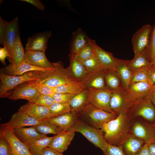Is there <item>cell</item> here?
<instances>
[{"mask_svg": "<svg viewBox=\"0 0 155 155\" xmlns=\"http://www.w3.org/2000/svg\"><path fill=\"white\" fill-rule=\"evenodd\" d=\"M131 135L149 144L155 139V132L152 126L142 118L134 119L131 129Z\"/></svg>", "mask_w": 155, "mask_h": 155, "instance_id": "30bf717a", "label": "cell"}, {"mask_svg": "<svg viewBox=\"0 0 155 155\" xmlns=\"http://www.w3.org/2000/svg\"><path fill=\"white\" fill-rule=\"evenodd\" d=\"M0 135L9 142L13 155H33L27 146L15 135L12 129L2 124L0 125Z\"/></svg>", "mask_w": 155, "mask_h": 155, "instance_id": "8fae6325", "label": "cell"}, {"mask_svg": "<svg viewBox=\"0 0 155 155\" xmlns=\"http://www.w3.org/2000/svg\"><path fill=\"white\" fill-rule=\"evenodd\" d=\"M89 42L92 46L94 55L103 68L115 71L117 58L113 54L107 51L98 45L95 41L90 38Z\"/></svg>", "mask_w": 155, "mask_h": 155, "instance_id": "2e32d148", "label": "cell"}, {"mask_svg": "<svg viewBox=\"0 0 155 155\" xmlns=\"http://www.w3.org/2000/svg\"><path fill=\"white\" fill-rule=\"evenodd\" d=\"M55 92L75 95L85 89L82 82L73 81L54 88Z\"/></svg>", "mask_w": 155, "mask_h": 155, "instance_id": "d6a6232c", "label": "cell"}, {"mask_svg": "<svg viewBox=\"0 0 155 155\" xmlns=\"http://www.w3.org/2000/svg\"><path fill=\"white\" fill-rule=\"evenodd\" d=\"M135 155H151L149 149V144L145 143Z\"/></svg>", "mask_w": 155, "mask_h": 155, "instance_id": "f907efd6", "label": "cell"}, {"mask_svg": "<svg viewBox=\"0 0 155 155\" xmlns=\"http://www.w3.org/2000/svg\"><path fill=\"white\" fill-rule=\"evenodd\" d=\"M107 69H108L101 68L89 73L82 82L85 89L92 90L106 88L105 75Z\"/></svg>", "mask_w": 155, "mask_h": 155, "instance_id": "ac0fdd59", "label": "cell"}, {"mask_svg": "<svg viewBox=\"0 0 155 155\" xmlns=\"http://www.w3.org/2000/svg\"><path fill=\"white\" fill-rule=\"evenodd\" d=\"M51 31L37 33L28 38L25 48L26 51L45 52L48 47L49 39L52 36Z\"/></svg>", "mask_w": 155, "mask_h": 155, "instance_id": "9a60e30c", "label": "cell"}, {"mask_svg": "<svg viewBox=\"0 0 155 155\" xmlns=\"http://www.w3.org/2000/svg\"><path fill=\"white\" fill-rule=\"evenodd\" d=\"M94 55V53L92 47L89 42L76 55H73L76 59L82 62L92 57Z\"/></svg>", "mask_w": 155, "mask_h": 155, "instance_id": "74e56055", "label": "cell"}, {"mask_svg": "<svg viewBox=\"0 0 155 155\" xmlns=\"http://www.w3.org/2000/svg\"><path fill=\"white\" fill-rule=\"evenodd\" d=\"M148 81L152 85L155 84V66L150 67L148 75Z\"/></svg>", "mask_w": 155, "mask_h": 155, "instance_id": "681fc988", "label": "cell"}, {"mask_svg": "<svg viewBox=\"0 0 155 155\" xmlns=\"http://www.w3.org/2000/svg\"><path fill=\"white\" fill-rule=\"evenodd\" d=\"M89 91L90 104L97 108L112 113L110 107V101L113 91L106 88Z\"/></svg>", "mask_w": 155, "mask_h": 155, "instance_id": "7c38bea8", "label": "cell"}, {"mask_svg": "<svg viewBox=\"0 0 155 155\" xmlns=\"http://www.w3.org/2000/svg\"><path fill=\"white\" fill-rule=\"evenodd\" d=\"M153 85L148 81L131 84L128 89L129 93L134 102L146 98Z\"/></svg>", "mask_w": 155, "mask_h": 155, "instance_id": "603a6c76", "label": "cell"}, {"mask_svg": "<svg viewBox=\"0 0 155 155\" xmlns=\"http://www.w3.org/2000/svg\"><path fill=\"white\" fill-rule=\"evenodd\" d=\"M70 63L69 66L65 69L69 76L74 80L82 82L88 75L82 62L76 59L73 55H69Z\"/></svg>", "mask_w": 155, "mask_h": 155, "instance_id": "d6986e66", "label": "cell"}, {"mask_svg": "<svg viewBox=\"0 0 155 155\" xmlns=\"http://www.w3.org/2000/svg\"><path fill=\"white\" fill-rule=\"evenodd\" d=\"M129 112L134 119L140 117L148 122L155 121V106L149 98H145L135 102Z\"/></svg>", "mask_w": 155, "mask_h": 155, "instance_id": "9c48e42d", "label": "cell"}, {"mask_svg": "<svg viewBox=\"0 0 155 155\" xmlns=\"http://www.w3.org/2000/svg\"><path fill=\"white\" fill-rule=\"evenodd\" d=\"M54 68V67L52 68H46L33 66L24 61L17 67H13L9 65L1 69V70L6 75L16 76L21 75L26 73L33 71H49L53 70Z\"/></svg>", "mask_w": 155, "mask_h": 155, "instance_id": "d4e9b609", "label": "cell"}, {"mask_svg": "<svg viewBox=\"0 0 155 155\" xmlns=\"http://www.w3.org/2000/svg\"><path fill=\"white\" fill-rule=\"evenodd\" d=\"M151 63L152 66H155V56Z\"/></svg>", "mask_w": 155, "mask_h": 155, "instance_id": "db71d44e", "label": "cell"}, {"mask_svg": "<svg viewBox=\"0 0 155 155\" xmlns=\"http://www.w3.org/2000/svg\"><path fill=\"white\" fill-rule=\"evenodd\" d=\"M152 28L150 24H146L133 35L131 42L134 56L140 53L148 46Z\"/></svg>", "mask_w": 155, "mask_h": 155, "instance_id": "4fadbf2b", "label": "cell"}, {"mask_svg": "<svg viewBox=\"0 0 155 155\" xmlns=\"http://www.w3.org/2000/svg\"><path fill=\"white\" fill-rule=\"evenodd\" d=\"M12 130L17 137L27 146L38 139L46 136V135L38 132L33 127L16 128Z\"/></svg>", "mask_w": 155, "mask_h": 155, "instance_id": "7402d4cb", "label": "cell"}, {"mask_svg": "<svg viewBox=\"0 0 155 155\" xmlns=\"http://www.w3.org/2000/svg\"><path fill=\"white\" fill-rule=\"evenodd\" d=\"M54 69L55 67L53 69L49 71H33L26 73L21 75L16 76L6 75L1 70L0 97L1 98L7 92L13 89L17 86L28 81H37L48 75Z\"/></svg>", "mask_w": 155, "mask_h": 155, "instance_id": "7a4b0ae2", "label": "cell"}, {"mask_svg": "<svg viewBox=\"0 0 155 155\" xmlns=\"http://www.w3.org/2000/svg\"><path fill=\"white\" fill-rule=\"evenodd\" d=\"M17 17L8 22L0 16V44L7 49L10 57V62L13 58V51L17 37L20 34Z\"/></svg>", "mask_w": 155, "mask_h": 155, "instance_id": "5b68a950", "label": "cell"}, {"mask_svg": "<svg viewBox=\"0 0 155 155\" xmlns=\"http://www.w3.org/2000/svg\"><path fill=\"white\" fill-rule=\"evenodd\" d=\"M20 1L29 3L39 10H43L44 9L45 5L39 0H20Z\"/></svg>", "mask_w": 155, "mask_h": 155, "instance_id": "7dc6e473", "label": "cell"}, {"mask_svg": "<svg viewBox=\"0 0 155 155\" xmlns=\"http://www.w3.org/2000/svg\"><path fill=\"white\" fill-rule=\"evenodd\" d=\"M41 155H63L62 153L49 147H47L42 151Z\"/></svg>", "mask_w": 155, "mask_h": 155, "instance_id": "c3c4849f", "label": "cell"}, {"mask_svg": "<svg viewBox=\"0 0 155 155\" xmlns=\"http://www.w3.org/2000/svg\"><path fill=\"white\" fill-rule=\"evenodd\" d=\"M74 95L56 92L53 95L55 102L62 103H69Z\"/></svg>", "mask_w": 155, "mask_h": 155, "instance_id": "ee69618b", "label": "cell"}, {"mask_svg": "<svg viewBox=\"0 0 155 155\" xmlns=\"http://www.w3.org/2000/svg\"><path fill=\"white\" fill-rule=\"evenodd\" d=\"M48 119L38 120L25 113L18 111L13 115L8 122L2 125L13 129L16 128L28 126L32 127L40 124L47 122Z\"/></svg>", "mask_w": 155, "mask_h": 155, "instance_id": "5bb4252c", "label": "cell"}, {"mask_svg": "<svg viewBox=\"0 0 155 155\" xmlns=\"http://www.w3.org/2000/svg\"><path fill=\"white\" fill-rule=\"evenodd\" d=\"M145 49L149 60L151 63L155 56V23L152 28L149 45Z\"/></svg>", "mask_w": 155, "mask_h": 155, "instance_id": "f35d334b", "label": "cell"}, {"mask_svg": "<svg viewBox=\"0 0 155 155\" xmlns=\"http://www.w3.org/2000/svg\"><path fill=\"white\" fill-rule=\"evenodd\" d=\"M115 71L119 75L123 87L128 89L132 76V71L129 66L128 60L117 58Z\"/></svg>", "mask_w": 155, "mask_h": 155, "instance_id": "4316f807", "label": "cell"}, {"mask_svg": "<svg viewBox=\"0 0 155 155\" xmlns=\"http://www.w3.org/2000/svg\"><path fill=\"white\" fill-rule=\"evenodd\" d=\"M53 137H46L38 139L27 146L33 155H41L44 149L48 147Z\"/></svg>", "mask_w": 155, "mask_h": 155, "instance_id": "836d02e7", "label": "cell"}, {"mask_svg": "<svg viewBox=\"0 0 155 155\" xmlns=\"http://www.w3.org/2000/svg\"><path fill=\"white\" fill-rule=\"evenodd\" d=\"M82 62L89 73L102 68L95 55Z\"/></svg>", "mask_w": 155, "mask_h": 155, "instance_id": "ab89813d", "label": "cell"}, {"mask_svg": "<svg viewBox=\"0 0 155 155\" xmlns=\"http://www.w3.org/2000/svg\"><path fill=\"white\" fill-rule=\"evenodd\" d=\"M49 108L53 117L71 112L69 103L55 102Z\"/></svg>", "mask_w": 155, "mask_h": 155, "instance_id": "d590c367", "label": "cell"}, {"mask_svg": "<svg viewBox=\"0 0 155 155\" xmlns=\"http://www.w3.org/2000/svg\"><path fill=\"white\" fill-rule=\"evenodd\" d=\"M102 155H126L121 145L115 146L108 144L106 152Z\"/></svg>", "mask_w": 155, "mask_h": 155, "instance_id": "f6af8a7d", "label": "cell"}, {"mask_svg": "<svg viewBox=\"0 0 155 155\" xmlns=\"http://www.w3.org/2000/svg\"><path fill=\"white\" fill-rule=\"evenodd\" d=\"M39 133L46 135L48 134H57L63 130L48 121L44 123L32 126Z\"/></svg>", "mask_w": 155, "mask_h": 155, "instance_id": "e575fe53", "label": "cell"}, {"mask_svg": "<svg viewBox=\"0 0 155 155\" xmlns=\"http://www.w3.org/2000/svg\"><path fill=\"white\" fill-rule=\"evenodd\" d=\"M75 135L74 131L63 130L53 137L48 147L62 153L67 150Z\"/></svg>", "mask_w": 155, "mask_h": 155, "instance_id": "ffe728a7", "label": "cell"}, {"mask_svg": "<svg viewBox=\"0 0 155 155\" xmlns=\"http://www.w3.org/2000/svg\"><path fill=\"white\" fill-rule=\"evenodd\" d=\"M34 83L35 88L41 94L53 96L56 92L54 88L40 84L36 80L34 81Z\"/></svg>", "mask_w": 155, "mask_h": 155, "instance_id": "b9f144b4", "label": "cell"}, {"mask_svg": "<svg viewBox=\"0 0 155 155\" xmlns=\"http://www.w3.org/2000/svg\"><path fill=\"white\" fill-rule=\"evenodd\" d=\"M105 81L106 88L109 90L115 91L123 87L119 75L115 70L107 69L105 73Z\"/></svg>", "mask_w": 155, "mask_h": 155, "instance_id": "4dcf8cb0", "label": "cell"}, {"mask_svg": "<svg viewBox=\"0 0 155 155\" xmlns=\"http://www.w3.org/2000/svg\"><path fill=\"white\" fill-rule=\"evenodd\" d=\"M25 55V51L19 34L17 37L13 50V58L9 65L13 67L20 65L24 61Z\"/></svg>", "mask_w": 155, "mask_h": 155, "instance_id": "f546056e", "label": "cell"}, {"mask_svg": "<svg viewBox=\"0 0 155 155\" xmlns=\"http://www.w3.org/2000/svg\"><path fill=\"white\" fill-rule=\"evenodd\" d=\"M146 98L150 99L155 106V84L152 86Z\"/></svg>", "mask_w": 155, "mask_h": 155, "instance_id": "816d5d0a", "label": "cell"}, {"mask_svg": "<svg viewBox=\"0 0 155 155\" xmlns=\"http://www.w3.org/2000/svg\"><path fill=\"white\" fill-rule=\"evenodd\" d=\"M55 102L53 96L44 95L40 93L35 103L37 104L49 108Z\"/></svg>", "mask_w": 155, "mask_h": 155, "instance_id": "60d3db41", "label": "cell"}, {"mask_svg": "<svg viewBox=\"0 0 155 155\" xmlns=\"http://www.w3.org/2000/svg\"><path fill=\"white\" fill-rule=\"evenodd\" d=\"M7 57H8L9 59L10 56L7 47L5 46L3 47H0V60L1 63L5 66H6L5 59Z\"/></svg>", "mask_w": 155, "mask_h": 155, "instance_id": "bcb514c9", "label": "cell"}, {"mask_svg": "<svg viewBox=\"0 0 155 155\" xmlns=\"http://www.w3.org/2000/svg\"><path fill=\"white\" fill-rule=\"evenodd\" d=\"M34 81L26 82L17 86L7 92L1 98L14 100L23 99L29 102L35 103L40 93L35 86Z\"/></svg>", "mask_w": 155, "mask_h": 155, "instance_id": "8992f818", "label": "cell"}, {"mask_svg": "<svg viewBox=\"0 0 155 155\" xmlns=\"http://www.w3.org/2000/svg\"><path fill=\"white\" fill-rule=\"evenodd\" d=\"M55 69L50 73L37 80L39 83L55 88L75 81L66 73L61 61L54 63Z\"/></svg>", "mask_w": 155, "mask_h": 155, "instance_id": "ba28073f", "label": "cell"}, {"mask_svg": "<svg viewBox=\"0 0 155 155\" xmlns=\"http://www.w3.org/2000/svg\"><path fill=\"white\" fill-rule=\"evenodd\" d=\"M89 90L84 89L73 95L70 102L71 112L78 114L89 103Z\"/></svg>", "mask_w": 155, "mask_h": 155, "instance_id": "83f0119b", "label": "cell"}, {"mask_svg": "<svg viewBox=\"0 0 155 155\" xmlns=\"http://www.w3.org/2000/svg\"><path fill=\"white\" fill-rule=\"evenodd\" d=\"M134 119L129 111H123L115 119L105 123L100 129L107 143L119 146L131 135Z\"/></svg>", "mask_w": 155, "mask_h": 155, "instance_id": "6da1fadb", "label": "cell"}, {"mask_svg": "<svg viewBox=\"0 0 155 155\" xmlns=\"http://www.w3.org/2000/svg\"><path fill=\"white\" fill-rule=\"evenodd\" d=\"M145 144L143 140L131 135L121 145L126 155H135Z\"/></svg>", "mask_w": 155, "mask_h": 155, "instance_id": "f1b7e54d", "label": "cell"}, {"mask_svg": "<svg viewBox=\"0 0 155 155\" xmlns=\"http://www.w3.org/2000/svg\"><path fill=\"white\" fill-rule=\"evenodd\" d=\"M24 61L30 65L40 67L51 68L54 67L53 63L49 61L43 52L26 51Z\"/></svg>", "mask_w": 155, "mask_h": 155, "instance_id": "44dd1931", "label": "cell"}, {"mask_svg": "<svg viewBox=\"0 0 155 155\" xmlns=\"http://www.w3.org/2000/svg\"><path fill=\"white\" fill-rule=\"evenodd\" d=\"M152 126L155 132V122L154 124L152 125Z\"/></svg>", "mask_w": 155, "mask_h": 155, "instance_id": "11a10c76", "label": "cell"}, {"mask_svg": "<svg viewBox=\"0 0 155 155\" xmlns=\"http://www.w3.org/2000/svg\"><path fill=\"white\" fill-rule=\"evenodd\" d=\"M77 114L70 112L49 119L48 121L63 130H69L78 119Z\"/></svg>", "mask_w": 155, "mask_h": 155, "instance_id": "484cf974", "label": "cell"}, {"mask_svg": "<svg viewBox=\"0 0 155 155\" xmlns=\"http://www.w3.org/2000/svg\"><path fill=\"white\" fill-rule=\"evenodd\" d=\"M0 155H13L10 145L7 140L0 135Z\"/></svg>", "mask_w": 155, "mask_h": 155, "instance_id": "7bdbcfd3", "label": "cell"}, {"mask_svg": "<svg viewBox=\"0 0 155 155\" xmlns=\"http://www.w3.org/2000/svg\"><path fill=\"white\" fill-rule=\"evenodd\" d=\"M134 102L127 89L122 87L113 91L110 101V107L112 113L118 115L122 111H129Z\"/></svg>", "mask_w": 155, "mask_h": 155, "instance_id": "52a82bcc", "label": "cell"}, {"mask_svg": "<svg viewBox=\"0 0 155 155\" xmlns=\"http://www.w3.org/2000/svg\"><path fill=\"white\" fill-rule=\"evenodd\" d=\"M78 118L88 124L98 129L117 115L97 108L89 103L78 114Z\"/></svg>", "mask_w": 155, "mask_h": 155, "instance_id": "3957f363", "label": "cell"}, {"mask_svg": "<svg viewBox=\"0 0 155 155\" xmlns=\"http://www.w3.org/2000/svg\"><path fill=\"white\" fill-rule=\"evenodd\" d=\"M18 111L25 113L35 119L41 121L53 118L48 107L28 102L22 106Z\"/></svg>", "mask_w": 155, "mask_h": 155, "instance_id": "e0dca14e", "label": "cell"}, {"mask_svg": "<svg viewBox=\"0 0 155 155\" xmlns=\"http://www.w3.org/2000/svg\"><path fill=\"white\" fill-rule=\"evenodd\" d=\"M69 130L81 133L96 147L100 149L103 153L106 152L108 144L105 141L101 129L88 124L78 118Z\"/></svg>", "mask_w": 155, "mask_h": 155, "instance_id": "277c9868", "label": "cell"}, {"mask_svg": "<svg viewBox=\"0 0 155 155\" xmlns=\"http://www.w3.org/2000/svg\"><path fill=\"white\" fill-rule=\"evenodd\" d=\"M151 67L132 71L130 84L135 82L148 81L149 71Z\"/></svg>", "mask_w": 155, "mask_h": 155, "instance_id": "8d00e7d4", "label": "cell"}, {"mask_svg": "<svg viewBox=\"0 0 155 155\" xmlns=\"http://www.w3.org/2000/svg\"><path fill=\"white\" fill-rule=\"evenodd\" d=\"M128 65L132 71L149 67L152 66L145 49L139 54L134 56L132 60H128Z\"/></svg>", "mask_w": 155, "mask_h": 155, "instance_id": "1f68e13d", "label": "cell"}, {"mask_svg": "<svg viewBox=\"0 0 155 155\" xmlns=\"http://www.w3.org/2000/svg\"><path fill=\"white\" fill-rule=\"evenodd\" d=\"M90 38L81 28L74 32L70 43V54L76 55L83 48L88 44Z\"/></svg>", "mask_w": 155, "mask_h": 155, "instance_id": "cb8c5ba5", "label": "cell"}, {"mask_svg": "<svg viewBox=\"0 0 155 155\" xmlns=\"http://www.w3.org/2000/svg\"><path fill=\"white\" fill-rule=\"evenodd\" d=\"M149 148L151 155H155V139L149 144Z\"/></svg>", "mask_w": 155, "mask_h": 155, "instance_id": "f5cc1de1", "label": "cell"}]
</instances>
